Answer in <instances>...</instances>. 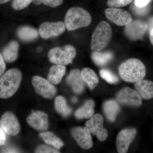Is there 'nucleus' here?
<instances>
[{"label":"nucleus","instance_id":"1","mask_svg":"<svg viewBox=\"0 0 153 153\" xmlns=\"http://www.w3.org/2000/svg\"><path fill=\"white\" fill-rule=\"evenodd\" d=\"M118 72L122 79L126 82H136L144 78L146 70L141 61L137 58H131L120 64Z\"/></svg>","mask_w":153,"mask_h":153},{"label":"nucleus","instance_id":"2","mask_svg":"<svg viewBox=\"0 0 153 153\" xmlns=\"http://www.w3.org/2000/svg\"><path fill=\"white\" fill-rule=\"evenodd\" d=\"M22 79V72L18 68H13L0 77V98H10L19 89Z\"/></svg>","mask_w":153,"mask_h":153},{"label":"nucleus","instance_id":"3","mask_svg":"<svg viewBox=\"0 0 153 153\" xmlns=\"http://www.w3.org/2000/svg\"><path fill=\"white\" fill-rule=\"evenodd\" d=\"M91 17L85 9L74 7L68 10L64 19L65 27L68 31L85 27L90 25Z\"/></svg>","mask_w":153,"mask_h":153},{"label":"nucleus","instance_id":"4","mask_svg":"<svg viewBox=\"0 0 153 153\" xmlns=\"http://www.w3.org/2000/svg\"><path fill=\"white\" fill-rule=\"evenodd\" d=\"M112 36L111 27L105 21L100 22L97 26L91 36V49L101 51L109 44Z\"/></svg>","mask_w":153,"mask_h":153},{"label":"nucleus","instance_id":"5","mask_svg":"<svg viewBox=\"0 0 153 153\" xmlns=\"http://www.w3.org/2000/svg\"><path fill=\"white\" fill-rule=\"evenodd\" d=\"M76 54L75 48L72 45H67L52 48L49 51L48 56L51 63L65 66L72 63Z\"/></svg>","mask_w":153,"mask_h":153},{"label":"nucleus","instance_id":"6","mask_svg":"<svg viewBox=\"0 0 153 153\" xmlns=\"http://www.w3.org/2000/svg\"><path fill=\"white\" fill-rule=\"evenodd\" d=\"M32 83L36 93L44 98L51 99L57 92L56 88L53 84L41 76H33Z\"/></svg>","mask_w":153,"mask_h":153},{"label":"nucleus","instance_id":"7","mask_svg":"<svg viewBox=\"0 0 153 153\" xmlns=\"http://www.w3.org/2000/svg\"><path fill=\"white\" fill-rule=\"evenodd\" d=\"M104 119L101 114H96L85 123V126L91 134L96 135L99 140L104 141L108 137L107 130L103 126Z\"/></svg>","mask_w":153,"mask_h":153},{"label":"nucleus","instance_id":"8","mask_svg":"<svg viewBox=\"0 0 153 153\" xmlns=\"http://www.w3.org/2000/svg\"><path fill=\"white\" fill-rule=\"evenodd\" d=\"M116 99L120 104L134 107H139L142 104V98L136 90L125 87L120 91Z\"/></svg>","mask_w":153,"mask_h":153},{"label":"nucleus","instance_id":"9","mask_svg":"<svg viewBox=\"0 0 153 153\" xmlns=\"http://www.w3.org/2000/svg\"><path fill=\"white\" fill-rule=\"evenodd\" d=\"M147 30V23L141 20H134L125 26L124 33L130 40L135 41L142 39Z\"/></svg>","mask_w":153,"mask_h":153},{"label":"nucleus","instance_id":"10","mask_svg":"<svg viewBox=\"0 0 153 153\" xmlns=\"http://www.w3.org/2000/svg\"><path fill=\"white\" fill-rule=\"evenodd\" d=\"M0 126L8 135L15 136L19 133L21 126L18 119L14 113L8 111L5 112L0 120Z\"/></svg>","mask_w":153,"mask_h":153},{"label":"nucleus","instance_id":"11","mask_svg":"<svg viewBox=\"0 0 153 153\" xmlns=\"http://www.w3.org/2000/svg\"><path fill=\"white\" fill-rule=\"evenodd\" d=\"M105 13L107 19L117 26H125L133 21L130 14L123 9L110 7Z\"/></svg>","mask_w":153,"mask_h":153},{"label":"nucleus","instance_id":"12","mask_svg":"<svg viewBox=\"0 0 153 153\" xmlns=\"http://www.w3.org/2000/svg\"><path fill=\"white\" fill-rule=\"evenodd\" d=\"M66 28L62 22H44L40 25L38 33L41 38L47 39L60 36L65 32Z\"/></svg>","mask_w":153,"mask_h":153},{"label":"nucleus","instance_id":"13","mask_svg":"<svg viewBox=\"0 0 153 153\" xmlns=\"http://www.w3.org/2000/svg\"><path fill=\"white\" fill-rule=\"evenodd\" d=\"M71 134L77 144L84 149H88L93 146L91 133L86 127H76L71 130Z\"/></svg>","mask_w":153,"mask_h":153},{"label":"nucleus","instance_id":"14","mask_svg":"<svg viewBox=\"0 0 153 153\" xmlns=\"http://www.w3.org/2000/svg\"><path fill=\"white\" fill-rule=\"evenodd\" d=\"M137 134V130L134 128L125 129L118 134L116 140L118 153L127 152L129 147L134 140Z\"/></svg>","mask_w":153,"mask_h":153},{"label":"nucleus","instance_id":"15","mask_svg":"<svg viewBox=\"0 0 153 153\" xmlns=\"http://www.w3.org/2000/svg\"><path fill=\"white\" fill-rule=\"evenodd\" d=\"M29 125L38 131H44L49 128L48 115L42 111H34L27 119Z\"/></svg>","mask_w":153,"mask_h":153},{"label":"nucleus","instance_id":"16","mask_svg":"<svg viewBox=\"0 0 153 153\" xmlns=\"http://www.w3.org/2000/svg\"><path fill=\"white\" fill-rule=\"evenodd\" d=\"M66 81L67 84L71 86L74 93L80 94L84 90L85 82L81 76V72L78 69L71 70L67 76Z\"/></svg>","mask_w":153,"mask_h":153},{"label":"nucleus","instance_id":"17","mask_svg":"<svg viewBox=\"0 0 153 153\" xmlns=\"http://www.w3.org/2000/svg\"><path fill=\"white\" fill-rule=\"evenodd\" d=\"M136 90L143 99L153 98V82L149 80H141L135 82Z\"/></svg>","mask_w":153,"mask_h":153},{"label":"nucleus","instance_id":"18","mask_svg":"<svg viewBox=\"0 0 153 153\" xmlns=\"http://www.w3.org/2000/svg\"><path fill=\"white\" fill-rule=\"evenodd\" d=\"M103 110L108 120L113 122L115 120L117 114L120 111V106L117 102L111 100L103 103Z\"/></svg>","mask_w":153,"mask_h":153},{"label":"nucleus","instance_id":"19","mask_svg":"<svg viewBox=\"0 0 153 153\" xmlns=\"http://www.w3.org/2000/svg\"><path fill=\"white\" fill-rule=\"evenodd\" d=\"M19 44L16 41L10 42L3 49L2 55L5 61L7 63H13L18 58Z\"/></svg>","mask_w":153,"mask_h":153},{"label":"nucleus","instance_id":"20","mask_svg":"<svg viewBox=\"0 0 153 153\" xmlns=\"http://www.w3.org/2000/svg\"><path fill=\"white\" fill-rule=\"evenodd\" d=\"M66 68L63 65H57L52 66L49 69L47 78L52 84L57 85L62 80L66 73Z\"/></svg>","mask_w":153,"mask_h":153},{"label":"nucleus","instance_id":"21","mask_svg":"<svg viewBox=\"0 0 153 153\" xmlns=\"http://www.w3.org/2000/svg\"><path fill=\"white\" fill-rule=\"evenodd\" d=\"M17 33L19 39L24 42L34 41L39 36V33L36 29L28 26L19 28L17 30Z\"/></svg>","mask_w":153,"mask_h":153},{"label":"nucleus","instance_id":"22","mask_svg":"<svg viewBox=\"0 0 153 153\" xmlns=\"http://www.w3.org/2000/svg\"><path fill=\"white\" fill-rule=\"evenodd\" d=\"M95 103L93 100H89L85 102L82 107L78 108L75 113V116L78 119L89 118L94 114Z\"/></svg>","mask_w":153,"mask_h":153},{"label":"nucleus","instance_id":"23","mask_svg":"<svg viewBox=\"0 0 153 153\" xmlns=\"http://www.w3.org/2000/svg\"><path fill=\"white\" fill-rule=\"evenodd\" d=\"M91 59L94 63L98 66H103L110 62L113 58V53L110 51L102 52L94 51L91 54Z\"/></svg>","mask_w":153,"mask_h":153},{"label":"nucleus","instance_id":"24","mask_svg":"<svg viewBox=\"0 0 153 153\" xmlns=\"http://www.w3.org/2000/svg\"><path fill=\"white\" fill-rule=\"evenodd\" d=\"M81 74L83 81L86 83L90 90H93L98 85V76L92 69L88 68H83Z\"/></svg>","mask_w":153,"mask_h":153},{"label":"nucleus","instance_id":"25","mask_svg":"<svg viewBox=\"0 0 153 153\" xmlns=\"http://www.w3.org/2000/svg\"><path fill=\"white\" fill-rule=\"evenodd\" d=\"M55 106L57 112L63 117H67L72 112V109L67 104L66 99L61 96H57L55 99Z\"/></svg>","mask_w":153,"mask_h":153},{"label":"nucleus","instance_id":"26","mask_svg":"<svg viewBox=\"0 0 153 153\" xmlns=\"http://www.w3.org/2000/svg\"><path fill=\"white\" fill-rule=\"evenodd\" d=\"M40 136L47 144L51 145L57 149H60L64 145L63 141L51 132H43Z\"/></svg>","mask_w":153,"mask_h":153},{"label":"nucleus","instance_id":"27","mask_svg":"<svg viewBox=\"0 0 153 153\" xmlns=\"http://www.w3.org/2000/svg\"><path fill=\"white\" fill-rule=\"evenodd\" d=\"M100 74L102 78L110 84H115L119 80L117 76L108 69H101Z\"/></svg>","mask_w":153,"mask_h":153},{"label":"nucleus","instance_id":"28","mask_svg":"<svg viewBox=\"0 0 153 153\" xmlns=\"http://www.w3.org/2000/svg\"><path fill=\"white\" fill-rule=\"evenodd\" d=\"M33 0H13L12 7L16 10H21L30 5Z\"/></svg>","mask_w":153,"mask_h":153},{"label":"nucleus","instance_id":"29","mask_svg":"<svg viewBox=\"0 0 153 153\" xmlns=\"http://www.w3.org/2000/svg\"><path fill=\"white\" fill-rule=\"evenodd\" d=\"M133 0H108L107 3L109 7L119 8L129 4Z\"/></svg>","mask_w":153,"mask_h":153},{"label":"nucleus","instance_id":"30","mask_svg":"<svg viewBox=\"0 0 153 153\" xmlns=\"http://www.w3.org/2000/svg\"><path fill=\"white\" fill-rule=\"evenodd\" d=\"M131 10L136 15L140 16H144L149 13L150 8L149 5L142 7H137L134 4V5L132 6Z\"/></svg>","mask_w":153,"mask_h":153},{"label":"nucleus","instance_id":"31","mask_svg":"<svg viewBox=\"0 0 153 153\" xmlns=\"http://www.w3.org/2000/svg\"><path fill=\"white\" fill-rule=\"evenodd\" d=\"M36 153H60L57 150L55 149L45 146V145H41L38 146L36 149Z\"/></svg>","mask_w":153,"mask_h":153},{"label":"nucleus","instance_id":"32","mask_svg":"<svg viewBox=\"0 0 153 153\" xmlns=\"http://www.w3.org/2000/svg\"><path fill=\"white\" fill-rule=\"evenodd\" d=\"M63 0H45L43 3L45 5L52 8L56 7L63 4Z\"/></svg>","mask_w":153,"mask_h":153},{"label":"nucleus","instance_id":"33","mask_svg":"<svg viewBox=\"0 0 153 153\" xmlns=\"http://www.w3.org/2000/svg\"><path fill=\"white\" fill-rule=\"evenodd\" d=\"M153 0H134V4L140 7H146Z\"/></svg>","mask_w":153,"mask_h":153},{"label":"nucleus","instance_id":"34","mask_svg":"<svg viewBox=\"0 0 153 153\" xmlns=\"http://www.w3.org/2000/svg\"><path fill=\"white\" fill-rule=\"evenodd\" d=\"M6 70V63L2 54L0 53V77L4 73Z\"/></svg>","mask_w":153,"mask_h":153},{"label":"nucleus","instance_id":"35","mask_svg":"<svg viewBox=\"0 0 153 153\" xmlns=\"http://www.w3.org/2000/svg\"><path fill=\"white\" fill-rule=\"evenodd\" d=\"M6 133L0 126V146H4L6 144Z\"/></svg>","mask_w":153,"mask_h":153},{"label":"nucleus","instance_id":"36","mask_svg":"<svg viewBox=\"0 0 153 153\" xmlns=\"http://www.w3.org/2000/svg\"><path fill=\"white\" fill-rule=\"evenodd\" d=\"M148 30L149 32L153 28V17L149 20L148 23Z\"/></svg>","mask_w":153,"mask_h":153},{"label":"nucleus","instance_id":"37","mask_svg":"<svg viewBox=\"0 0 153 153\" xmlns=\"http://www.w3.org/2000/svg\"><path fill=\"white\" fill-rule=\"evenodd\" d=\"M45 0H33V2L36 5H39L44 2Z\"/></svg>","mask_w":153,"mask_h":153},{"label":"nucleus","instance_id":"38","mask_svg":"<svg viewBox=\"0 0 153 153\" xmlns=\"http://www.w3.org/2000/svg\"><path fill=\"white\" fill-rule=\"evenodd\" d=\"M150 33V40L151 43L153 45V28L151 30Z\"/></svg>","mask_w":153,"mask_h":153},{"label":"nucleus","instance_id":"39","mask_svg":"<svg viewBox=\"0 0 153 153\" xmlns=\"http://www.w3.org/2000/svg\"><path fill=\"white\" fill-rule=\"evenodd\" d=\"M10 0H0V4H4Z\"/></svg>","mask_w":153,"mask_h":153},{"label":"nucleus","instance_id":"40","mask_svg":"<svg viewBox=\"0 0 153 153\" xmlns=\"http://www.w3.org/2000/svg\"><path fill=\"white\" fill-rule=\"evenodd\" d=\"M72 102L74 103H76V102L77 101V98H76V97H73V98L72 99Z\"/></svg>","mask_w":153,"mask_h":153}]
</instances>
